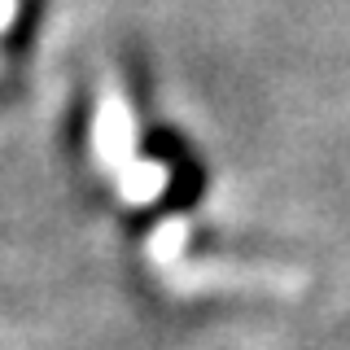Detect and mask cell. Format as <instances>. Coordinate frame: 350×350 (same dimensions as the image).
Returning a JSON list of instances; mask_svg holds the SVG:
<instances>
[{"instance_id": "obj_1", "label": "cell", "mask_w": 350, "mask_h": 350, "mask_svg": "<svg viewBox=\"0 0 350 350\" xmlns=\"http://www.w3.org/2000/svg\"><path fill=\"white\" fill-rule=\"evenodd\" d=\"M136 149L145 153L149 162H162V167L171 171L167 175V189H162L158 202H153V215L149 219L184 215V211H193V206L206 197V189H211V171H206V162L197 158V149L184 140V131L153 123V127L140 131Z\"/></svg>"}]
</instances>
